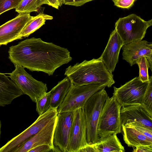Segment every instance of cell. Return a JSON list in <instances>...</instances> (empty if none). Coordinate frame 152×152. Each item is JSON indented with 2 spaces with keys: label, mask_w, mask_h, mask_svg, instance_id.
<instances>
[{
  "label": "cell",
  "mask_w": 152,
  "mask_h": 152,
  "mask_svg": "<svg viewBox=\"0 0 152 152\" xmlns=\"http://www.w3.org/2000/svg\"><path fill=\"white\" fill-rule=\"evenodd\" d=\"M58 3L59 4V5L60 7H61L62 6V4H63V3L64 2V0H58Z\"/></svg>",
  "instance_id": "cell-35"
},
{
  "label": "cell",
  "mask_w": 152,
  "mask_h": 152,
  "mask_svg": "<svg viewBox=\"0 0 152 152\" xmlns=\"http://www.w3.org/2000/svg\"><path fill=\"white\" fill-rule=\"evenodd\" d=\"M64 75L76 86L102 84L110 88L115 83L112 73L99 58L70 65L66 69Z\"/></svg>",
  "instance_id": "cell-2"
},
{
  "label": "cell",
  "mask_w": 152,
  "mask_h": 152,
  "mask_svg": "<svg viewBox=\"0 0 152 152\" xmlns=\"http://www.w3.org/2000/svg\"><path fill=\"white\" fill-rule=\"evenodd\" d=\"M56 117L50 121L37 133L17 147L12 152H28L35 147L43 144L49 145L54 149L53 139Z\"/></svg>",
  "instance_id": "cell-13"
},
{
  "label": "cell",
  "mask_w": 152,
  "mask_h": 152,
  "mask_svg": "<svg viewBox=\"0 0 152 152\" xmlns=\"http://www.w3.org/2000/svg\"><path fill=\"white\" fill-rule=\"evenodd\" d=\"M74 115V111L58 113L53 139L54 152H66Z\"/></svg>",
  "instance_id": "cell-10"
},
{
  "label": "cell",
  "mask_w": 152,
  "mask_h": 152,
  "mask_svg": "<svg viewBox=\"0 0 152 152\" xmlns=\"http://www.w3.org/2000/svg\"><path fill=\"white\" fill-rule=\"evenodd\" d=\"M53 19L52 16L42 13L32 16L19 34L17 39L28 37L45 24L46 20Z\"/></svg>",
  "instance_id": "cell-21"
},
{
  "label": "cell",
  "mask_w": 152,
  "mask_h": 152,
  "mask_svg": "<svg viewBox=\"0 0 152 152\" xmlns=\"http://www.w3.org/2000/svg\"><path fill=\"white\" fill-rule=\"evenodd\" d=\"M139 69V77L143 82L149 81L148 74L149 64L146 57H142L138 59L136 62Z\"/></svg>",
  "instance_id": "cell-25"
},
{
  "label": "cell",
  "mask_w": 152,
  "mask_h": 152,
  "mask_svg": "<svg viewBox=\"0 0 152 152\" xmlns=\"http://www.w3.org/2000/svg\"><path fill=\"white\" fill-rule=\"evenodd\" d=\"M22 0H0V15L6 11L16 8Z\"/></svg>",
  "instance_id": "cell-26"
},
{
  "label": "cell",
  "mask_w": 152,
  "mask_h": 152,
  "mask_svg": "<svg viewBox=\"0 0 152 152\" xmlns=\"http://www.w3.org/2000/svg\"><path fill=\"white\" fill-rule=\"evenodd\" d=\"M149 81L143 82L136 77L119 88L114 87V96L121 107L140 104Z\"/></svg>",
  "instance_id": "cell-8"
},
{
  "label": "cell",
  "mask_w": 152,
  "mask_h": 152,
  "mask_svg": "<svg viewBox=\"0 0 152 152\" xmlns=\"http://www.w3.org/2000/svg\"><path fill=\"white\" fill-rule=\"evenodd\" d=\"M132 125L136 129L138 130L139 132L142 133L144 135L147 137L148 139L151 140H152V130H151L145 127L142 126Z\"/></svg>",
  "instance_id": "cell-30"
},
{
  "label": "cell",
  "mask_w": 152,
  "mask_h": 152,
  "mask_svg": "<svg viewBox=\"0 0 152 152\" xmlns=\"http://www.w3.org/2000/svg\"><path fill=\"white\" fill-rule=\"evenodd\" d=\"M86 125L83 108L74 111L66 152H78L87 145Z\"/></svg>",
  "instance_id": "cell-11"
},
{
  "label": "cell",
  "mask_w": 152,
  "mask_h": 152,
  "mask_svg": "<svg viewBox=\"0 0 152 152\" xmlns=\"http://www.w3.org/2000/svg\"><path fill=\"white\" fill-rule=\"evenodd\" d=\"M104 88L93 94L83 107L88 144L96 143L99 139L97 132L99 120L103 106L108 96Z\"/></svg>",
  "instance_id": "cell-3"
},
{
  "label": "cell",
  "mask_w": 152,
  "mask_h": 152,
  "mask_svg": "<svg viewBox=\"0 0 152 152\" xmlns=\"http://www.w3.org/2000/svg\"><path fill=\"white\" fill-rule=\"evenodd\" d=\"M120 118L121 126L129 123L152 130V116L140 104L121 107Z\"/></svg>",
  "instance_id": "cell-12"
},
{
  "label": "cell",
  "mask_w": 152,
  "mask_h": 152,
  "mask_svg": "<svg viewBox=\"0 0 152 152\" xmlns=\"http://www.w3.org/2000/svg\"><path fill=\"white\" fill-rule=\"evenodd\" d=\"M116 134L99 139L94 144L96 152H124L125 149Z\"/></svg>",
  "instance_id": "cell-19"
},
{
  "label": "cell",
  "mask_w": 152,
  "mask_h": 152,
  "mask_svg": "<svg viewBox=\"0 0 152 152\" xmlns=\"http://www.w3.org/2000/svg\"><path fill=\"white\" fill-rule=\"evenodd\" d=\"M148 61L149 66V68L152 71V54H151L146 57Z\"/></svg>",
  "instance_id": "cell-34"
},
{
  "label": "cell",
  "mask_w": 152,
  "mask_h": 152,
  "mask_svg": "<svg viewBox=\"0 0 152 152\" xmlns=\"http://www.w3.org/2000/svg\"><path fill=\"white\" fill-rule=\"evenodd\" d=\"M54 152V148L50 145L43 144L38 145L32 148L28 152Z\"/></svg>",
  "instance_id": "cell-28"
},
{
  "label": "cell",
  "mask_w": 152,
  "mask_h": 152,
  "mask_svg": "<svg viewBox=\"0 0 152 152\" xmlns=\"http://www.w3.org/2000/svg\"><path fill=\"white\" fill-rule=\"evenodd\" d=\"M121 127L124 140L128 146L135 147L140 146H152V140L139 132L130 123L123 125Z\"/></svg>",
  "instance_id": "cell-18"
},
{
  "label": "cell",
  "mask_w": 152,
  "mask_h": 152,
  "mask_svg": "<svg viewBox=\"0 0 152 152\" xmlns=\"http://www.w3.org/2000/svg\"><path fill=\"white\" fill-rule=\"evenodd\" d=\"M32 16L30 13H20L0 26V46L17 39L18 37Z\"/></svg>",
  "instance_id": "cell-14"
},
{
  "label": "cell",
  "mask_w": 152,
  "mask_h": 152,
  "mask_svg": "<svg viewBox=\"0 0 152 152\" xmlns=\"http://www.w3.org/2000/svg\"><path fill=\"white\" fill-rule=\"evenodd\" d=\"M43 4H46L44 0H22L15 11L19 14L37 12Z\"/></svg>",
  "instance_id": "cell-22"
},
{
  "label": "cell",
  "mask_w": 152,
  "mask_h": 152,
  "mask_svg": "<svg viewBox=\"0 0 152 152\" xmlns=\"http://www.w3.org/2000/svg\"><path fill=\"white\" fill-rule=\"evenodd\" d=\"M8 53L9 59L14 65L49 75H53L57 68L72 59L67 49L34 37L11 46Z\"/></svg>",
  "instance_id": "cell-1"
},
{
  "label": "cell",
  "mask_w": 152,
  "mask_h": 152,
  "mask_svg": "<svg viewBox=\"0 0 152 152\" xmlns=\"http://www.w3.org/2000/svg\"><path fill=\"white\" fill-rule=\"evenodd\" d=\"M122 49L123 59L132 66L139 58L152 54V43L145 40H138L124 45Z\"/></svg>",
  "instance_id": "cell-16"
},
{
  "label": "cell",
  "mask_w": 152,
  "mask_h": 152,
  "mask_svg": "<svg viewBox=\"0 0 152 152\" xmlns=\"http://www.w3.org/2000/svg\"><path fill=\"white\" fill-rule=\"evenodd\" d=\"M134 152H152V146H140L133 148Z\"/></svg>",
  "instance_id": "cell-31"
},
{
  "label": "cell",
  "mask_w": 152,
  "mask_h": 152,
  "mask_svg": "<svg viewBox=\"0 0 152 152\" xmlns=\"http://www.w3.org/2000/svg\"><path fill=\"white\" fill-rule=\"evenodd\" d=\"M149 82L140 105L152 116V76H149Z\"/></svg>",
  "instance_id": "cell-23"
},
{
  "label": "cell",
  "mask_w": 152,
  "mask_h": 152,
  "mask_svg": "<svg viewBox=\"0 0 152 152\" xmlns=\"http://www.w3.org/2000/svg\"><path fill=\"white\" fill-rule=\"evenodd\" d=\"M124 45L122 40L114 29L110 34L107 45L99 58L111 73L115 70L120 50Z\"/></svg>",
  "instance_id": "cell-15"
},
{
  "label": "cell",
  "mask_w": 152,
  "mask_h": 152,
  "mask_svg": "<svg viewBox=\"0 0 152 152\" xmlns=\"http://www.w3.org/2000/svg\"><path fill=\"white\" fill-rule=\"evenodd\" d=\"M1 121L0 120V139L1 137Z\"/></svg>",
  "instance_id": "cell-36"
},
{
  "label": "cell",
  "mask_w": 152,
  "mask_h": 152,
  "mask_svg": "<svg viewBox=\"0 0 152 152\" xmlns=\"http://www.w3.org/2000/svg\"><path fill=\"white\" fill-rule=\"evenodd\" d=\"M121 106L115 97L108 96L99 118L97 132L99 139L113 134L120 133L122 126L120 118Z\"/></svg>",
  "instance_id": "cell-5"
},
{
  "label": "cell",
  "mask_w": 152,
  "mask_h": 152,
  "mask_svg": "<svg viewBox=\"0 0 152 152\" xmlns=\"http://www.w3.org/2000/svg\"><path fill=\"white\" fill-rule=\"evenodd\" d=\"M114 5L122 8L129 9L134 4L136 0H112Z\"/></svg>",
  "instance_id": "cell-27"
},
{
  "label": "cell",
  "mask_w": 152,
  "mask_h": 152,
  "mask_svg": "<svg viewBox=\"0 0 152 152\" xmlns=\"http://www.w3.org/2000/svg\"><path fill=\"white\" fill-rule=\"evenodd\" d=\"M51 93L50 91L39 97L36 101V110L39 115L46 112L50 105Z\"/></svg>",
  "instance_id": "cell-24"
},
{
  "label": "cell",
  "mask_w": 152,
  "mask_h": 152,
  "mask_svg": "<svg viewBox=\"0 0 152 152\" xmlns=\"http://www.w3.org/2000/svg\"><path fill=\"white\" fill-rule=\"evenodd\" d=\"M46 4L56 9H58L60 7L58 0H44Z\"/></svg>",
  "instance_id": "cell-33"
},
{
  "label": "cell",
  "mask_w": 152,
  "mask_h": 152,
  "mask_svg": "<svg viewBox=\"0 0 152 152\" xmlns=\"http://www.w3.org/2000/svg\"><path fill=\"white\" fill-rule=\"evenodd\" d=\"M78 152H96L94 144H88L80 149Z\"/></svg>",
  "instance_id": "cell-32"
},
{
  "label": "cell",
  "mask_w": 152,
  "mask_h": 152,
  "mask_svg": "<svg viewBox=\"0 0 152 152\" xmlns=\"http://www.w3.org/2000/svg\"><path fill=\"white\" fill-rule=\"evenodd\" d=\"M106 87L105 84H92L76 86L71 83L63 102L57 109L58 113L74 111L78 109L83 108L86 102L93 94Z\"/></svg>",
  "instance_id": "cell-6"
},
{
  "label": "cell",
  "mask_w": 152,
  "mask_h": 152,
  "mask_svg": "<svg viewBox=\"0 0 152 152\" xmlns=\"http://www.w3.org/2000/svg\"><path fill=\"white\" fill-rule=\"evenodd\" d=\"M94 0H64L63 4L69 5L79 7Z\"/></svg>",
  "instance_id": "cell-29"
},
{
  "label": "cell",
  "mask_w": 152,
  "mask_h": 152,
  "mask_svg": "<svg viewBox=\"0 0 152 152\" xmlns=\"http://www.w3.org/2000/svg\"><path fill=\"white\" fill-rule=\"evenodd\" d=\"M71 84L70 80L66 77L50 91V107L57 109L61 104L69 91Z\"/></svg>",
  "instance_id": "cell-20"
},
{
  "label": "cell",
  "mask_w": 152,
  "mask_h": 152,
  "mask_svg": "<svg viewBox=\"0 0 152 152\" xmlns=\"http://www.w3.org/2000/svg\"><path fill=\"white\" fill-rule=\"evenodd\" d=\"M152 25V19L145 21L132 14L119 18L115 23V29L125 45L142 40L148 28Z\"/></svg>",
  "instance_id": "cell-4"
},
{
  "label": "cell",
  "mask_w": 152,
  "mask_h": 152,
  "mask_svg": "<svg viewBox=\"0 0 152 152\" xmlns=\"http://www.w3.org/2000/svg\"><path fill=\"white\" fill-rule=\"evenodd\" d=\"M57 114V108L50 107L46 112L39 115L28 127L0 148V152H12L17 147L39 132L50 121L56 117Z\"/></svg>",
  "instance_id": "cell-9"
},
{
  "label": "cell",
  "mask_w": 152,
  "mask_h": 152,
  "mask_svg": "<svg viewBox=\"0 0 152 152\" xmlns=\"http://www.w3.org/2000/svg\"><path fill=\"white\" fill-rule=\"evenodd\" d=\"M15 69L8 76L18 86L23 94L27 95L32 101L36 102L47 91L46 83L37 80L25 70L24 67L15 65Z\"/></svg>",
  "instance_id": "cell-7"
},
{
  "label": "cell",
  "mask_w": 152,
  "mask_h": 152,
  "mask_svg": "<svg viewBox=\"0 0 152 152\" xmlns=\"http://www.w3.org/2000/svg\"><path fill=\"white\" fill-rule=\"evenodd\" d=\"M23 94L8 76L0 73V106L4 107L11 104L15 99Z\"/></svg>",
  "instance_id": "cell-17"
}]
</instances>
